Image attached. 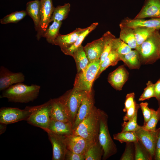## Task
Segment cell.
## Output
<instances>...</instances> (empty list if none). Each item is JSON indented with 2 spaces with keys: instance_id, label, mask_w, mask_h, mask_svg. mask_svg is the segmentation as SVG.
<instances>
[{
  "instance_id": "6da1fadb",
  "label": "cell",
  "mask_w": 160,
  "mask_h": 160,
  "mask_svg": "<svg viewBox=\"0 0 160 160\" xmlns=\"http://www.w3.org/2000/svg\"><path fill=\"white\" fill-rule=\"evenodd\" d=\"M40 86L36 84L28 85L22 83L13 84L4 90L0 98H7L9 102L27 103L38 97Z\"/></svg>"
},
{
  "instance_id": "7a4b0ae2",
  "label": "cell",
  "mask_w": 160,
  "mask_h": 160,
  "mask_svg": "<svg viewBox=\"0 0 160 160\" xmlns=\"http://www.w3.org/2000/svg\"><path fill=\"white\" fill-rule=\"evenodd\" d=\"M99 109L95 106L87 116L73 129L72 135L80 136L94 143L98 142Z\"/></svg>"
},
{
  "instance_id": "3957f363",
  "label": "cell",
  "mask_w": 160,
  "mask_h": 160,
  "mask_svg": "<svg viewBox=\"0 0 160 160\" xmlns=\"http://www.w3.org/2000/svg\"><path fill=\"white\" fill-rule=\"evenodd\" d=\"M138 52L141 64H151L160 59V33L156 30L135 49Z\"/></svg>"
},
{
  "instance_id": "277c9868",
  "label": "cell",
  "mask_w": 160,
  "mask_h": 160,
  "mask_svg": "<svg viewBox=\"0 0 160 160\" xmlns=\"http://www.w3.org/2000/svg\"><path fill=\"white\" fill-rule=\"evenodd\" d=\"M108 118L107 113L99 109L98 140L103 150V160H106L117 152L116 146L109 133L108 125Z\"/></svg>"
},
{
  "instance_id": "5b68a950",
  "label": "cell",
  "mask_w": 160,
  "mask_h": 160,
  "mask_svg": "<svg viewBox=\"0 0 160 160\" xmlns=\"http://www.w3.org/2000/svg\"><path fill=\"white\" fill-rule=\"evenodd\" d=\"M100 65V59L89 63L84 70L77 73L73 88L80 91H92L93 83L95 79Z\"/></svg>"
},
{
  "instance_id": "8992f818",
  "label": "cell",
  "mask_w": 160,
  "mask_h": 160,
  "mask_svg": "<svg viewBox=\"0 0 160 160\" xmlns=\"http://www.w3.org/2000/svg\"><path fill=\"white\" fill-rule=\"evenodd\" d=\"M39 105L27 106L23 110L18 108L2 107L0 110V123L8 124L27 119Z\"/></svg>"
},
{
  "instance_id": "52a82bcc",
  "label": "cell",
  "mask_w": 160,
  "mask_h": 160,
  "mask_svg": "<svg viewBox=\"0 0 160 160\" xmlns=\"http://www.w3.org/2000/svg\"><path fill=\"white\" fill-rule=\"evenodd\" d=\"M87 92L78 90L73 88L72 89L68 91L61 96L70 121L73 125L78 111Z\"/></svg>"
},
{
  "instance_id": "ba28073f",
  "label": "cell",
  "mask_w": 160,
  "mask_h": 160,
  "mask_svg": "<svg viewBox=\"0 0 160 160\" xmlns=\"http://www.w3.org/2000/svg\"><path fill=\"white\" fill-rule=\"evenodd\" d=\"M51 100L40 105L26 120L29 124L40 127L45 131L48 130L51 119Z\"/></svg>"
},
{
  "instance_id": "9c48e42d",
  "label": "cell",
  "mask_w": 160,
  "mask_h": 160,
  "mask_svg": "<svg viewBox=\"0 0 160 160\" xmlns=\"http://www.w3.org/2000/svg\"><path fill=\"white\" fill-rule=\"evenodd\" d=\"M40 20L37 31V39L39 40L42 37L46 30L49 26L50 20L55 9L52 0H40Z\"/></svg>"
},
{
  "instance_id": "30bf717a",
  "label": "cell",
  "mask_w": 160,
  "mask_h": 160,
  "mask_svg": "<svg viewBox=\"0 0 160 160\" xmlns=\"http://www.w3.org/2000/svg\"><path fill=\"white\" fill-rule=\"evenodd\" d=\"M47 133L52 146V160H64L68 150L65 136L54 133L49 130Z\"/></svg>"
},
{
  "instance_id": "8fae6325",
  "label": "cell",
  "mask_w": 160,
  "mask_h": 160,
  "mask_svg": "<svg viewBox=\"0 0 160 160\" xmlns=\"http://www.w3.org/2000/svg\"><path fill=\"white\" fill-rule=\"evenodd\" d=\"M65 136L68 149L79 154L84 155L95 143L79 135L72 134Z\"/></svg>"
},
{
  "instance_id": "7c38bea8",
  "label": "cell",
  "mask_w": 160,
  "mask_h": 160,
  "mask_svg": "<svg viewBox=\"0 0 160 160\" xmlns=\"http://www.w3.org/2000/svg\"><path fill=\"white\" fill-rule=\"evenodd\" d=\"M25 80L22 72H13L4 66L0 68V90L4 91L11 86Z\"/></svg>"
},
{
  "instance_id": "4fadbf2b",
  "label": "cell",
  "mask_w": 160,
  "mask_h": 160,
  "mask_svg": "<svg viewBox=\"0 0 160 160\" xmlns=\"http://www.w3.org/2000/svg\"><path fill=\"white\" fill-rule=\"evenodd\" d=\"M135 132L138 140L148 151L153 159L155 154L157 129L155 131H148L143 129L141 126Z\"/></svg>"
},
{
  "instance_id": "5bb4252c",
  "label": "cell",
  "mask_w": 160,
  "mask_h": 160,
  "mask_svg": "<svg viewBox=\"0 0 160 160\" xmlns=\"http://www.w3.org/2000/svg\"><path fill=\"white\" fill-rule=\"evenodd\" d=\"M94 99L92 91L87 92L77 112L73 125V129L89 114L94 106Z\"/></svg>"
},
{
  "instance_id": "9a60e30c",
  "label": "cell",
  "mask_w": 160,
  "mask_h": 160,
  "mask_svg": "<svg viewBox=\"0 0 160 160\" xmlns=\"http://www.w3.org/2000/svg\"><path fill=\"white\" fill-rule=\"evenodd\" d=\"M51 100V120L65 122H70L63 100L61 97Z\"/></svg>"
},
{
  "instance_id": "2e32d148",
  "label": "cell",
  "mask_w": 160,
  "mask_h": 160,
  "mask_svg": "<svg viewBox=\"0 0 160 160\" xmlns=\"http://www.w3.org/2000/svg\"><path fill=\"white\" fill-rule=\"evenodd\" d=\"M160 18V0H145L141 10L134 18Z\"/></svg>"
},
{
  "instance_id": "e0dca14e",
  "label": "cell",
  "mask_w": 160,
  "mask_h": 160,
  "mask_svg": "<svg viewBox=\"0 0 160 160\" xmlns=\"http://www.w3.org/2000/svg\"><path fill=\"white\" fill-rule=\"evenodd\" d=\"M129 76V73L124 66L120 65L109 73L108 81L115 89L121 90L128 80Z\"/></svg>"
},
{
  "instance_id": "ac0fdd59",
  "label": "cell",
  "mask_w": 160,
  "mask_h": 160,
  "mask_svg": "<svg viewBox=\"0 0 160 160\" xmlns=\"http://www.w3.org/2000/svg\"><path fill=\"white\" fill-rule=\"evenodd\" d=\"M124 26L134 28L138 26H143L160 29V18H152L148 20L144 19H131L125 18L119 24V26Z\"/></svg>"
},
{
  "instance_id": "d6986e66",
  "label": "cell",
  "mask_w": 160,
  "mask_h": 160,
  "mask_svg": "<svg viewBox=\"0 0 160 160\" xmlns=\"http://www.w3.org/2000/svg\"><path fill=\"white\" fill-rule=\"evenodd\" d=\"M104 44L103 36L100 38L87 43L84 47L89 63L100 59L103 50Z\"/></svg>"
},
{
  "instance_id": "ffe728a7",
  "label": "cell",
  "mask_w": 160,
  "mask_h": 160,
  "mask_svg": "<svg viewBox=\"0 0 160 160\" xmlns=\"http://www.w3.org/2000/svg\"><path fill=\"white\" fill-rule=\"evenodd\" d=\"M87 28H77L67 34L63 35L59 34L54 41L53 44L58 46L61 49L67 47L73 44L79 35Z\"/></svg>"
},
{
  "instance_id": "44dd1931",
  "label": "cell",
  "mask_w": 160,
  "mask_h": 160,
  "mask_svg": "<svg viewBox=\"0 0 160 160\" xmlns=\"http://www.w3.org/2000/svg\"><path fill=\"white\" fill-rule=\"evenodd\" d=\"M48 130L54 133L66 136L72 134L73 129L72 124L70 122L51 120Z\"/></svg>"
},
{
  "instance_id": "7402d4cb",
  "label": "cell",
  "mask_w": 160,
  "mask_h": 160,
  "mask_svg": "<svg viewBox=\"0 0 160 160\" xmlns=\"http://www.w3.org/2000/svg\"><path fill=\"white\" fill-rule=\"evenodd\" d=\"M25 11L27 15L32 19L35 30L37 31L40 20V0H35L28 2L26 4Z\"/></svg>"
},
{
  "instance_id": "603a6c76",
  "label": "cell",
  "mask_w": 160,
  "mask_h": 160,
  "mask_svg": "<svg viewBox=\"0 0 160 160\" xmlns=\"http://www.w3.org/2000/svg\"><path fill=\"white\" fill-rule=\"evenodd\" d=\"M120 60L122 61L131 69H138L141 64L139 54L135 49L128 53L119 55Z\"/></svg>"
},
{
  "instance_id": "cb8c5ba5",
  "label": "cell",
  "mask_w": 160,
  "mask_h": 160,
  "mask_svg": "<svg viewBox=\"0 0 160 160\" xmlns=\"http://www.w3.org/2000/svg\"><path fill=\"white\" fill-rule=\"evenodd\" d=\"M98 24L97 23H93L87 27V29L79 35L73 44L67 47L61 49L62 52L66 55L72 56L74 51L81 45L85 37L97 27Z\"/></svg>"
},
{
  "instance_id": "d4e9b609",
  "label": "cell",
  "mask_w": 160,
  "mask_h": 160,
  "mask_svg": "<svg viewBox=\"0 0 160 160\" xmlns=\"http://www.w3.org/2000/svg\"><path fill=\"white\" fill-rule=\"evenodd\" d=\"M72 56L75 61L77 73L85 69L89 64L84 47L82 45L74 51Z\"/></svg>"
},
{
  "instance_id": "484cf974",
  "label": "cell",
  "mask_w": 160,
  "mask_h": 160,
  "mask_svg": "<svg viewBox=\"0 0 160 160\" xmlns=\"http://www.w3.org/2000/svg\"><path fill=\"white\" fill-rule=\"evenodd\" d=\"M119 27L120 29L119 38L131 49H135L137 46L133 28L124 26Z\"/></svg>"
},
{
  "instance_id": "4316f807",
  "label": "cell",
  "mask_w": 160,
  "mask_h": 160,
  "mask_svg": "<svg viewBox=\"0 0 160 160\" xmlns=\"http://www.w3.org/2000/svg\"><path fill=\"white\" fill-rule=\"evenodd\" d=\"M103 153V147L98 141L89 148L84 154L85 160H100Z\"/></svg>"
},
{
  "instance_id": "83f0119b",
  "label": "cell",
  "mask_w": 160,
  "mask_h": 160,
  "mask_svg": "<svg viewBox=\"0 0 160 160\" xmlns=\"http://www.w3.org/2000/svg\"><path fill=\"white\" fill-rule=\"evenodd\" d=\"M62 24V22L53 21L47 28L42 37L45 38L49 43L53 44L54 41L60 34L59 31Z\"/></svg>"
},
{
  "instance_id": "f1b7e54d",
  "label": "cell",
  "mask_w": 160,
  "mask_h": 160,
  "mask_svg": "<svg viewBox=\"0 0 160 160\" xmlns=\"http://www.w3.org/2000/svg\"><path fill=\"white\" fill-rule=\"evenodd\" d=\"M70 4L67 3L62 6H58L55 8L50 23L54 21L62 22L66 19L70 11Z\"/></svg>"
},
{
  "instance_id": "f546056e",
  "label": "cell",
  "mask_w": 160,
  "mask_h": 160,
  "mask_svg": "<svg viewBox=\"0 0 160 160\" xmlns=\"http://www.w3.org/2000/svg\"><path fill=\"white\" fill-rule=\"evenodd\" d=\"M120 60L119 55L115 52L111 50L106 58L100 64L95 80L107 68L110 66L115 65Z\"/></svg>"
},
{
  "instance_id": "4dcf8cb0",
  "label": "cell",
  "mask_w": 160,
  "mask_h": 160,
  "mask_svg": "<svg viewBox=\"0 0 160 160\" xmlns=\"http://www.w3.org/2000/svg\"><path fill=\"white\" fill-rule=\"evenodd\" d=\"M133 28L137 46L142 44L155 30H158L143 26L137 27Z\"/></svg>"
},
{
  "instance_id": "1f68e13d",
  "label": "cell",
  "mask_w": 160,
  "mask_h": 160,
  "mask_svg": "<svg viewBox=\"0 0 160 160\" xmlns=\"http://www.w3.org/2000/svg\"><path fill=\"white\" fill-rule=\"evenodd\" d=\"M135 160H151L152 158L146 149L139 140L134 143Z\"/></svg>"
},
{
  "instance_id": "d6a6232c",
  "label": "cell",
  "mask_w": 160,
  "mask_h": 160,
  "mask_svg": "<svg viewBox=\"0 0 160 160\" xmlns=\"http://www.w3.org/2000/svg\"><path fill=\"white\" fill-rule=\"evenodd\" d=\"M103 36L104 39V44L103 50L100 58V64L111 52L112 41L116 38L109 31H107Z\"/></svg>"
},
{
  "instance_id": "836d02e7",
  "label": "cell",
  "mask_w": 160,
  "mask_h": 160,
  "mask_svg": "<svg viewBox=\"0 0 160 160\" xmlns=\"http://www.w3.org/2000/svg\"><path fill=\"white\" fill-rule=\"evenodd\" d=\"M113 139L119 141L121 143H134L138 139L135 132L131 131H121L113 135Z\"/></svg>"
},
{
  "instance_id": "e575fe53",
  "label": "cell",
  "mask_w": 160,
  "mask_h": 160,
  "mask_svg": "<svg viewBox=\"0 0 160 160\" xmlns=\"http://www.w3.org/2000/svg\"><path fill=\"white\" fill-rule=\"evenodd\" d=\"M26 11H16L8 15L0 20L1 24H6L9 23H17L23 19L27 15Z\"/></svg>"
},
{
  "instance_id": "d590c367",
  "label": "cell",
  "mask_w": 160,
  "mask_h": 160,
  "mask_svg": "<svg viewBox=\"0 0 160 160\" xmlns=\"http://www.w3.org/2000/svg\"><path fill=\"white\" fill-rule=\"evenodd\" d=\"M131 49L119 38L116 37L112 41L111 50L115 52L119 55L126 54L130 51Z\"/></svg>"
},
{
  "instance_id": "8d00e7d4",
  "label": "cell",
  "mask_w": 160,
  "mask_h": 160,
  "mask_svg": "<svg viewBox=\"0 0 160 160\" xmlns=\"http://www.w3.org/2000/svg\"><path fill=\"white\" fill-rule=\"evenodd\" d=\"M152 116L147 122L142 126V127L148 131H155L156 126L159 121L160 120V111L159 108L156 111L152 109Z\"/></svg>"
},
{
  "instance_id": "74e56055",
  "label": "cell",
  "mask_w": 160,
  "mask_h": 160,
  "mask_svg": "<svg viewBox=\"0 0 160 160\" xmlns=\"http://www.w3.org/2000/svg\"><path fill=\"white\" fill-rule=\"evenodd\" d=\"M138 110L136 111L134 116L127 122L124 121L121 125V131L135 132L140 128L141 126L139 125L137 123Z\"/></svg>"
},
{
  "instance_id": "f35d334b",
  "label": "cell",
  "mask_w": 160,
  "mask_h": 160,
  "mask_svg": "<svg viewBox=\"0 0 160 160\" xmlns=\"http://www.w3.org/2000/svg\"><path fill=\"white\" fill-rule=\"evenodd\" d=\"M155 97V93L154 84L149 81L146 84V87L144 89V91L139 97L138 100L142 101L150 98Z\"/></svg>"
},
{
  "instance_id": "ab89813d",
  "label": "cell",
  "mask_w": 160,
  "mask_h": 160,
  "mask_svg": "<svg viewBox=\"0 0 160 160\" xmlns=\"http://www.w3.org/2000/svg\"><path fill=\"white\" fill-rule=\"evenodd\" d=\"M135 159L134 143H126L124 151L120 158V160H134Z\"/></svg>"
},
{
  "instance_id": "60d3db41",
  "label": "cell",
  "mask_w": 160,
  "mask_h": 160,
  "mask_svg": "<svg viewBox=\"0 0 160 160\" xmlns=\"http://www.w3.org/2000/svg\"><path fill=\"white\" fill-rule=\"evenodd\" d=\"M144 117V124H145L151 118L152 113V109L149 108L147 102H142L139 104Z\"/></svg>"
},
{
  "instance_id": "b9f144b4",
  "label": "cell",
  "mask_w": 160,
  "mask_h": 160,
  "mask_svg": "<svg viewBox=\"0 0 160 160\" xmlns=\"http://www.w3.org/2000/svg\"><path fill=\"white\" fill-rule=\"evenodd\" d=\"M135 94L131 92L127 94L124 103V107L123 111L126 112L127 110L133 105L136 102L135 100Z\"/></svg>"
},
{
  "instance_id": "7bdbcfd3",
  "label": "cell",
  "mask_w": 160,
  "mask_h": 160,
  "mask_svg": "<svg viewBox=\"0 0 160 160\" xmlns=\"http://www.w3.org/2000/svg\"><path fill=\"white\" fill-rule=\"evenodd\" d=\"M140 108L139 104H137L135 102L133 105L126 112V113L123 118V120L127 121L130 119L134 116L136 111L138 110Z\"/></svg>"
},
{
  "instance_id": "ee69618b",
  "label": "cell",
  "mask_w": 160,
  "mask_h": 160,
  "mask_svg": "<svg viewBox=\"0 0 160 160\" xmlns=\"http://www.w3.org/2000/svg\"><path fill=\"white\" fill-rule=\"evenodd\" d=\"M65 160H84V155L77 154L68 149L65 156Z\"/></svg>"
},
{
  "instance_id": "f6af8a7d",
  "label": "cell",
  "mask_w": 160,
  "mask_h": 160,
  "mask_svg": "<svg viewBox=\"0 0 160 160\" xmlns=\"http://www.w3.org/2000/svg\"><path fill=\"white\" fill-rule=\"evenodd\" d=\"M157 136L154 158L160 160V127L157 129Z\"/></svg>"
},
{
  "instance_id": "bcb514c9",
  "label": "cell",
  "mask_w": 160,
  "mask_h": 160,
  "mask_svg": "<svg viewBox=\"0 0 160 160\" xmlns=\"http://www.w3.org/2000/svg\"><path fill=\"white\" fill-rule=\"evenodd\" d=\"M155 97L158 100L160 99V78L154 84Z\"/></svg>"
},
{
  "instance_id": "7dc6e473",
  "label": "cell",
  "mask_w": 160,
  "mask_h": 160,
  "mask_svg": "<svg viewBox=\"0 0 160 160\" xmlns=\"http://www.w3.org/2000/svg\"><path fill=\"white\" fill-rule=\"evenodd\" d=\"M7 125L5 124L0 123V135L4 133L6 130Z\"/></svg>"
},
{
  "instance_id": "c3c4849f",
  "label": "cell",
  "mask_w": 160,
  "mask_h": 160,
  "mask_svg": "<svg viewBox=\"0 0 160 160\" xmlns=\"http://www.w3.org/2000/svg\"><path fill=\"white\" fill-rule=\"evenodd\" d=\"M158 104H159V107L158 108L159 109L160 111V99L158 100Z\"/></svg>"
}]
</instances>
